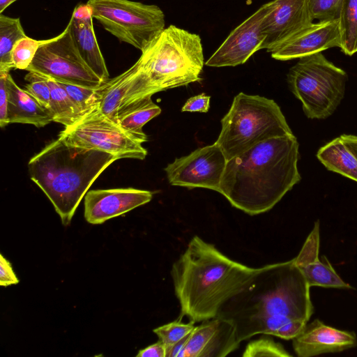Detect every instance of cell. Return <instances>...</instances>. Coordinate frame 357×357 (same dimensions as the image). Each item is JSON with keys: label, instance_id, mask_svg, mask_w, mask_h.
<instances>
[{"label": "cell", "instance_id": "4dcf8cb0", "mask_svg": "<svg viewBox=\"0 0 357 357\" xmlns=\"http://www.w3.org/2000/svg\"><path fill=\"white\" fill-rule=\"evenodd\" d=\"M312 19L318 22L339 20L343 0H306Z\"/></svg>", "mask_w": 357, "mask_h": 357}, {"label": "cell", "instance_id": "4316f807", "mask_svg": "<svg viewBox=\"0 0 357 357\" xmlns=\"http://www.w3.org/2000/svg\"><path fill=\"white\" fill-rule=\"evenodd\" d=\"M50 39L36 40L29 36L20 39L13 47L11 53L13 68L26 70L39 47L47 43Z\"/></svg>", "mask_w": 357, "mask_h": 357}, {"label": "cell", "instance_id": "8d00e7d4", "mask_svg": "<svg viewBox=\"0 0 357 357\" xmlns=\"http://www.w3.org/2000/svg\"><path fill=\"white\" fill-rule=\"evenodd\" d=\"M340 137L351 151L357 157V136L344 134Z\"/></svg>", "mask_w": 357, "mask_h": 357}, {"label": "cell", "instance_id": "e0dca14e", "mask_svg": "<svg viewBox=\"0 0 357 357\" xmlns=\"http://www.w3.org/2000/svg\"><path fill=\"white\" fill-rule=\"evenodd\" d=\"M339 20L311 23L290 40L271 52L280 61H287L340 47Z\"/></svg>", "mask_w": 357, "mask_h": 357}, {"label": "cell", "instance_id": "ac0fdd59", "mask_svg": "<svg viewBox=\"0 0 357 357\" xmlns=\"http://www.w3.org/2000/svg\"><path fill=\"white\" fill-rule=\"evenodd\" d=\"M292 340L293 349L299 357L341 352L357 345V337L354 332L327 326L317 319L307 324L303 331Z\"/></svg>", "mask_w": 357, "mask_h": 357}, {"label": "cell", "instance_id": "836d02e7", "mask_svg": "<svg viewBox=\"0 0 357 357\" xmlns=\"http://www.w3.org/2000/svg\"><path fill=\"white\" fill-rule=\"evenodd\" d=\"M211 97L201 93L190 97L181 108L182 112H207L210 107Z\"/></svg>", "mask_w": 357, "mask_h": 357}, {"label": "cell", "instance_id": "484cf974", "mask_svg": "<svg viewBox=\"0 0 357 357\" xmlns=\"http://www.w3.org/2000/svg\"><path fill=\"white\" fill-rule=\"evenodd\" d=\"M340 47L348 56L357 52V0H343L339 17Z\"/></svg>", "mask_w": 357, "mask_h": 357}, {"label": "cell", "instance_id": "6da1fadb", "mask_svg": "<svg viewBox=\"0 0 357 357\" xmlns=\"http://www.w3.org/2000/svg\"><path fill=\"white\" fill-rule=\"evenodd\" d=\"M299 144L294 135L256 144L227 160L218 192L250 215L267 212L298 183Z\"/></svg>", "mask_w": 357, "mask_h": 357}, {"label": "cell", "instance_id": "5b68a950", "mask_svg": "<svg viewBox=\"0 0 357 357\" xmlns=\"http://www.w3.org/2000/svg\"><path fill=\"white\" fill-rule=\"evenodd\" d=\"M153 93L200 82L204 65L199 35L170 25L135 63Z\"/></svg>", "mask_w": 357, "mask_h": 357}, {"label": "cell", "instance_id": "d590c367", "mask_svg": "<svg viewBox=\"0 0 357 357\" xmlns=\"http://www.w3.org/2000/svg\"><path fill=\"white\" fill-rule=\"evenodd\" d=\"M167 350L164 344L158 341L139 351L137 357H166Z\"/></svg>", "mask_w": 357, "mask_h": 357}, {"label": "cell", "instance_id": "2e32d148", "mask_svg": "<svg viewBox=\"0 0 357 357\" xmlns=\"http://www.w3.org/2000/svg\"><path fill=\"white\" fill-rule=\"evenodd\" d=\"M240 343L233 323L216 317L194 328L182 357H225L238 348Z\"/></svg>", "mask_w": 357, "mask_h": 357}, {"label": "cell", "instance_id": "f546056e", "mask_svg": "<svg viewBox=\"0 0 357 357\" xmlns=\"http://www.w3.org/2000/svg\"><path fill=\"white\" fill-rule=\"evenodd\" d=\"M243 357H290L291 355L272 338L262 337L250 342L242 355Z\"/></svg>", "mask_w": 357, "mask_h": 357}, {"label": "cell", "instance_id": "7a4b0ae2", "mask_svg": "<svg viewBox=\"0 0 357 357\" xmlns=\"http://www.w3.org/2000/svg\"><path fill=\"white\" fill-rule=\"evenodd\" d=\"M234 261L195 236L173 264L171 275L181 319L193 324L217 317L221 307L259 271Z\"/></svg>", "mask_w": 357, "mask_h": 357}, {"label": "cell", "instance_id": "9a60e30c", "mask_svg": "<svg viewBox=\"0 0 357 357\" xmlns=\"http://www.w3.org/2000/svg\"><path fill=\"white\" fill-rule=\"evenodd\" d=\"M96 109L115 120L118 113L153 93L134 63L121 75L102 83L98 89Z\"/></svg>", "mask_w": 357, "mask_h": 357}, {"label": "cell", "instance_id": "8992f818", "mask_svg": "<svg viewBox=\"0 0 357 357\" xmlns=\"http://www.w3.org/2000/svg\"><path fill=\"white\" fill-rule=\"evenodd\" d=\"M221 125L215 143L227 160L269 139L293 135L273 100L243 92L234 97Z\"/></svg>", "mask_w": 357, "mask_h": 357}, {"label": "cell", "instance_id": "277c9868", "mask_svg": "<svg viewBox=\"0 0 357 357\" xmlns=\"http://www.w3.org/2000/svg\"><path fill=\"white\" fill-rule=\"evenodd\" d=\"M117 160L109 153L70 146L58 138L30 159L28 169L62 224L68 226L89 188Z\"/></svg>", "mask_w": 357, "mask_h": 357}, {"label": "cell", "instance_id": "7c38bea8", "mask_svg": "<svg viewBox=\"0 0 357 357\" xmlns=\"http://www.w3.org/2000/svg\"><path fill=\"white\" fill-rule=\"evenodd\" d=\"M271 8V1L235 28L206 61L211 67L236 66L245 63L258 50H262L265 40L264 20Z\"/></svg>", "mask_w": 357, "mask_h": 357}, {"label": "cell", "instance_id": "d4e9b609", "mask_svg": "<svg viewBox=\"0 0 357 357\" xmlns=\"http://www.w3.org/2000/svg\"><path fill=\"white\" fill-rule=\"evenodd\" d=\"M27 36L19 17L0 14V72L13 68L11 53L16 43Z\"/></svg>", "mask_w": 357, "mask_h": 357}, {"label": "cell", "instance_id": "1f68e13d", "mask_svg": "<svg viewBox=\"0 0 357 357\" xmlns=\"http://www.w3.org/2000/svg\"><path fill=\"white\" fill-rule=\"evenodd\" d=\"M24 79L28 82V84L25 85V90L43 107L50 111L51 91L43 76L39 73L29 71L26 75Z\"/></svg>", "mask_w": 357, "mask_h": 357}, {"label": "cell", "instance_id": "e575fe53", "mask_svg": "<svg viewBox=\"0 0 357 357\" xmlns=\"http://www.w3.org/2000/svg\"><path fill=\"white\" fill-rule=\"evenodd\" d=\"M19 279L13 270L10 262L3 255H0V285L8 287L16 284Z\"/></svg>", "mask_w": 357, "mask_h": 357}, {"label": "cell", "instance_id": "8fae6325", "mask_svg": "<svg viewBox=\"0 0 357 357\" xmlns=\"http://www.w3.org/2000/svg\"><path fill=\"white\" fill-rule=\"evenodd\" d=\"M227 162L223 151L215 142L176 158L165 171L172 185L218 192Z\"/></svg>", "mask_w": 357, "mask_h": 357}, {"label": "cell", "instance_id": "52a82bcc", "mask_svg": "<svg viewBox=\"0 0 357 357\" xmlns=\"http://www.w3.org/2000/svg\"><path fill=\"white\" fill-rule=\"evenodd\" d=\"M289 88L302 103L310 119H325L341 103L348 79L347 73L329 61L321 52L299 59L289 70Z\"/></svg>", "mask_w": 357, "mask_h": 357}, {"label": "cell", "instance_id": "d6a6232c", "mask_svg": "<svg viewBox=\"0 0 357 357\" xmlns=\"http://www.w3.org/2000/svg\"><path fill=\"white\" fill-rule=\"evenodd\" d=\"M6 73L0 72V126L3 128L8 122V92L6 82Z\"/></svg>", "mask_w": 357, "mask_h": 357}, {"label": "cell", "instance_id": "83f0119b", "mask_svg": "<svg viewBox=\"0 0 357 357\" xmlns=\"http://www.w3.org/2000/svg\"><path fill=\"white\" fill-rule=\"evenodd\" d=\"M195 328L194 324H183L181 319L174 321L153 329L166 347L167 354L170 349L181 340L189 335ZM166 354V357H167Z\"/></svg>", "mask_w": 357, "mask_h": 357}, {"label": "cell", "instance_id": "74e56055", "mask_svg": "<svg viewBox=\"0 0 357 357\" xmlns=\"http://www.w3.org/2000/svg\"><path fill=\"white\" fill-rule=\"evenodd\" d=\"M17 0H0V14L2 13L13 2Z\"/></svg>", "mask_w": 357, "mask_h": 357}, {"label": "cell", "instance_id": "30bf717a", "mask_svg": "<svg viewBox=\"0 0 357 357\" xmlns=\"http://www.w3.org/2000/svg\"><path fill=\"white\" fill-rule=\"evenodd\" d=\"M57 82L97 89L104 83L87 66L72 38L70 25L41 45L26 70Z\"/></svg>", "mask_w": 357, "mask_h": 357}, {"label": "cell", "instance_id": "9c48e42d", "mask_svg": "<svg viewBox=\"0 0 357 357\" xmlns=\"http://www.w3.org/2000/svg\"><path fill=\"white\" fill-rule=\"evenodd\" d=\"M58 138L68 145L100 151L118 159L144 160L147 155L142 140L96 108L65 128Z\"/></svg>", "mask_w": 357, "mask_h": 357}, {"label": "cell", "instance_id": "f1b7e54d", "mask_svg": "<svg viewBox=\"0 0 357 357\" xmlns=\"http://www.w3.org/2000/svg\"><path fill=\"white\" fill-rule=\"evenodd\" d=\"M60 83L83 116L96 107L98 99V88H89L65 82Z\"/></svg>", "mask_w": 357, "mask_h": 357}, {"label": "cell", "instance_id": "3957f363", "mask_svg": "<svg viewBox=\"0 0 357 357\" xmlns=\"http://www.w3.org/2000/svg\"><path fill=\"white\" fill-rule=\"evenodd\" d=\"M310 288L291 260L260 267L255 277L220 308L217 317L231 321L236 333L271 317L307 322L313 314Z\"/></svg>", "mask_w": 357, "mask_h": 357}, {"label": "cell", "instance_id": "44dd1931", "mask_svg": "<svg viewBox=\"0 0 357 357\" xmlns=\"http://www.w3.org/2000/svg\"><path fill=\"white\" fill-rule=\"evenodd\" d=\"M6 82L8 92L9 123L31 124L42 128L53 121L51 112L21 89L9 72L6 73Z\"/></svg>", "mask_w": 357, "mask_h": 357}, {"label": "cell", "instance_id": "7402d4cb", "mask_svg": "<svg viewBox=\"0 0 357 357\" xmlns=\"http://www.w3.org/2000/svg\"><path fill=\"white\" fill-rule=\"evenodd\" d=\"M317 157L328 170L357 182V157L340 137L321 146Z\"/></svg>", "mask_w": 357, "mask_h": 357}, {"label": "cell", "instance_id": "603a6c76", "mask_svg": "<svg viewBox=\"0 0 357 357\" xmlns=\"http://www.w3.org/2000/svg\"><path fill=\"white\" fill-rule=\"evenodd\" d=\"M160 113V107L149 96L119 112L116 121L126 130L145 142L148 138L143 132V126Z\"/></svg>", "mask_w": 357, "mask_h": 357}, {"label": "cell", "instance_id": "ffe728a7", "mask_svg": "<svg viewBox=\"0 0 357 357\" xmlns=\"http://www.w3.org/2000/svg\"><path fill=\"white\" fill-rule=\"evenodd\" d=\"M68 24L72 38L83 60L103 82L107 81L109 75L97 42L89 6L86 3L77 5Z\"/></svg>", "mask_w": 357, "mask_h": 357}, {"label": "cell", "instance_id": "5bb4252c", "mask_svg": "<svg viewBox=\"0 0 357 357\" xmlns=\"http://www.w3.org/2000/svg\"><path fill=\"white\" fill-rule=\"evenodd\" d=\"M153 193L133 188L91 190L84 196V218L92 225L125 214L149 203Z\"/></svg>", "mask_w": 357, "mask_h": 357}, {"label": "cell", "instance_id": "cb8c5ba5", "mask_svg": "<svg viewBox=\"0 0 357 357\" xmlns=\"http://www.w3.org/2000/svg\"><path fill=\"white\" fill-rule=\"evenodd\" d=\"M43 76L51 91L50 111L53 121L61 123L65 128L73 125L83 115L71 100L60 82L49 77Z\"/></svg>", "mask_w": 357, "mask_h": 357}, {"label": "cell", "instance_id": "4fadbf2b", "mask_svg": "<svg viewBox=\"0 0 357 357\" xmlns=\"http://www.w3.org/2000/svg\"><path fill=\"white\" fill-rule=\"evenodd\" d=\"M314 22L306 0H273L264 20L262 50L272 52Z\"/></svg>", "mask_w": 357, "mask_h": 357}, {"label": "cell", "instance_id": "d6986e66", "mask_svg": "<svg viewBox=\"0 0 357 357\" xmlns=\"http://www.w3.org/2000/svg\"><path fill=\"white\" fill-rule=\"evenodd\" d=\"M319 222L314 227L299 253L294 258V263L304 275L310 287L351 289L337 273L325 256L319 259Z\"/></svg>", "mask_w": 357, "mask_h": 357}, {"label": "cell", "instance_id": "ba28073f", "mask_svg": "<svg viewBox=\"0 0 357 357\" xmlns=\"http://www.w3.org/2000/svg\"><path fill=\"white\" fill-rule=\"evenodd\" d=\"M86 3L107 31L141 52L165 29V14L156 5L131 0H88Z\"/></svg>", "mask_w": 357, "mask_h": 357}]
</instances>
